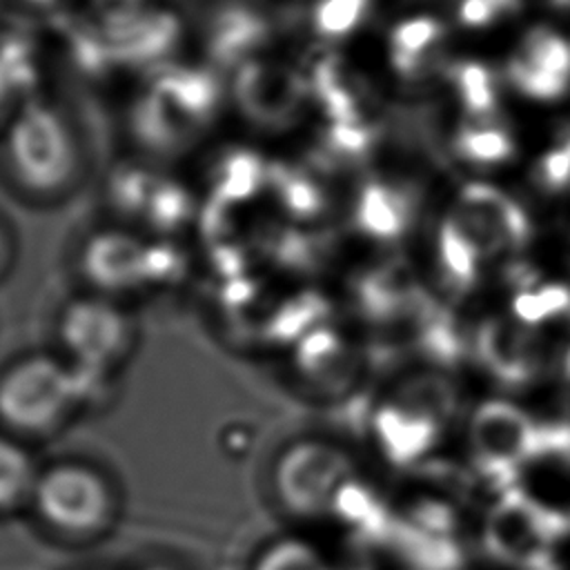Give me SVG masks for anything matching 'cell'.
<instances>
[{"label": "cell", "instance_id": "obj_1", "mask_svg": "<svg viewBox=\"0 0 570 570\" xmlns=\"http://www.w3.org/2000/svg\"><path fill=\"white\" fill-rule=\"evenodd\" d=\"M29 510L53 539L91 543L116 525L120 494L98 465L80 459H60L40 465Z\"/></svg>", "mask_w": 570, "mask_h": 570}, {"label": "cell", "instance_id": "obj_2", "mask_svg": "<svg viewBox=\"0 0 570 570\" xmlns=\"http://www.w3.org/2000/svg\"><path fill=\"white\" fill-rule=\"evenodd\" d=\"M82 403L85 383L60 354H24L0 372V430L27 443L58 434Z\"/></svg>", "mask_w": 570, "mask_h": 570}, {"label": "cell", "instance_id": "obj_3", "mask_svg": "<svg viewBox=\"0 0 570 570\" xmlns=\"http://www.w3.org/2000/svg\"><path fill=\"white\" fill-rule=\"evenodd\" d=\"M56 336L60 356L80 376L94 381H105L122 367L136 345L131 316L107 296L78 298L65 305Z\"/></svg>", "mask_w": 570, "mask_h": 570}, {"label": "cell", "instance_id": "obj_4", "mask_svg": "<svg viewBox=\"0 0 570 570\" xmlns=\"http://www.w3.org/2000/svg\"><path fill=\"white\" fill-rule=\"evenodd\" d=\"M352 481L350 456L325 441H298L285 448L272 474L278 503L303 521L336 512L338 499Z\"/></svg>", "mask_w": 570, "mask_h": 570}, {"label": "cell", "instance_id": "obj_5", "mask_svg": "<svg viewBox=\"0 0 570 570\" xmlns=\"http://www.w3.org/2000/svg\"><path fill=\"white\" fill-rule=\"evenodd\" d=\"M570 517L534 501L517 488H508L492 505L485 528V550L521 570H554L550 559L552 543L566 534Z\"/></svg>", "mask_w": 570, "mask_h": 570}, {"label": "cell", "instance_id": "obj_6", "mask_svg": "<svg viewBox=\"0 0 570 570\" xmlns=\"http://www.w3.org/2000/svg\"><path fill=\"white\" fill-rule=\"evenodd\" d=\"M450 216L481 256H490L505 247H519L530 236V223L523 209L490 185H465L456 209Z\"/></svg>", "mask_w": 570, "mask_h": 570}, {"label": "cell", "instance_id": "obj_7", "mask_svg": "<svg viewBox=\"0 0 570 570\" xmlns=\"http://www.w3.org/2000/svg\"><path fill=\"white\" fill-rule=\"evenodd\" d=\"M476 352L488 372L505 385H521L537 367V345L530 325L494 316L476 332Z\"/></svg>", "mask_w": 570, "mask_h": 570}, {"label": "cell", "instance_id": "obj_8", "mask_svg": "<svg viewBox=\"0 0 570 570\" xmlns=\"http://www.w3.org/2000/svg\"><path fill=\"white\" fill-rule=\"evenodd\" d=\"M374 425L385 456L396 465H410L432 448L441 423L392 399L376 412Z\"/></svg>", "mask_w": 570, "mask_h": 570}, {"label": "cell", "instance_id": "obj_9", "mask_svg": "<svg viewBox=\"0 0 570 570\" xmlns=\"http://www.w3.org/2000/svg\"><path fill=\"white\" fill-rule=\"evenodd\" d=\"M412 570H461L463 554L450 534L425 530L410 519H394L385 539Z\"/></svg>", "mask_w": 570, "mask_h": 570}, {"label": "cell", "instance_id": "obj_10", "mask_svg": "<svg viewBox=\"0 0 570 570\" xmlns=\"http://www.w3.org/2000/svg\"><path fill=\"white\" fill-rule=\"evenodd\" d=\"M38 472L29 443L0 430V517L29 508Z\"/></svg>", "mask_w": 570, "mask_h": 570}, {"label": "cell", "instance_id": "obj_11", "mask_svg": "<svg viewBox=\"0 0 570 570\" xmlns=\"http://www.w3.org/2000/svg\"><path fill=\"white\" fill-rule=\"evenodd\" d=\"M512 58L534 71L570 80V45L548 29H532L525 33Z\"/></svg>", "mask_w": 570, "mask_h": 570}, {"label": "cell", "instance_id": "obj_12", "mask_svg": "<svg viewBox=\"0 0 570 570\" xmlns=\"http://www.w3.org/2000/svg\"><path fill=\"white\" fill-rule=\"evenodd\" d=\"M394 399L436 419L439 423L452 414L454 403H456L452 383L439 374H419V376L407 379L396 390Z\"/></svg>", "mask_w": 570, "mask_h": 570}, {"label": "cell", "instance_id": "obj_13", "mask_svg": "<svg viewBox=\"0 0 570 570\" xmlns=\"http://www.w3.org/2000/svg\"><path fill=\"white\" fill-rule=\"evenodd\" d=\"M252 570H334V568L309 541L298 537H283L267 543L256 554Z\"/></svg>", "mask_w": 570, "mask_h": 570}, {"label": "cell", "instance_id": "obj_14", "mask_svg": "<svg viewBox=\"0 0 570 570\" xmlns=\"http://www.w3.org/2000/svg\"><path fill=\"white\" fill-rule=\"evenodd\" d=\"M439 254L445 274L461 287L470 285L476 276L479 265V249L472 245V240L463 234V229L448 216L441 225L439 234Z\"/></svg>", "mask_w": 570, "mask_h": 570}, {"label": "cell", "instance_id": "obj_15", "mask_svg": "<svg viewBox=\"0 0 570 570\" xmlns=\"http://www.w3.org/2000/svg\"><path fill=\"white\" fill-rule=\"evenodd\" d=\"M410 203L387 189H372L365 198L363 223L376 236H396L405 227Z\"/></svg>", "mask_w": 570, "mask_h": 570}, {"label": "cell", "instance_id": "obj_16", "mask_svg": "<svg viewBox=\"0 0 570 570\" xmlns=\"http://www.w3.org/2000/svg\"><path fill=\"white\" fill-rule=\"evenodd\" d=\"M454 147L465 160L472 163H501L514 151L510 136L494 127H465L459 131Z\"/></svg>", "mask_w": 570, "mask_h": 570}, {"label": "cell", "instance_id": "obj_17", "mask_svg": "<svg viewBox=\"0 0 570 570\" xmlns=\"http://www.w3.org/2000/svg\"><path fill=\"white\" fill-rule=\"evenodd\" d=\"M443 33V27L434 18H416L396 29L394 60L403 71H414L423 51L432 47Z\"/></svg>", "mask_w": 570, "mask_h": 570}, {"label": "cell", "instance_id": "obj_18", "mask_svg": "<svg viewBox=\"0 0 570 570\" xmlns=\"http://www.w3.org/2000/svg\"><path fill=\"white\" fill-rule=\"evenodd\" d=\"M517 321L537 325L550 316L570 309V289L563 285H543L537 292H521L512 303Z\"/></svg>", "mask_w": 570, "mask_h": 570}, {"label": "cell", "instance_id": "obj_19", "mask_svg": "<svg viewBox=\"0 0 570 570\" xmlns=\"http://www.w3.org/2000/svg\"><path fill=\"white\" fill-rule=\"evenodd\" d=\"M454 80L468 111L488 114L494 109V85L490 71L483 65H461L454 73Z\"/></svg>", "mask_w": 570, "mask_h": 570}, {"label": "cell", "instance_id": "obj_20", "mask_svg": "<svg viewBox=\"0 0 570 570\" xmlns=\"http://www.w3.org/2000/svg\"><path fill=\"white\" fill-rule=\"evenodd\" d=\"M407 519L425 530L432 532H441V534H450L454 528V514L450 510L448 503H439V501H419L412 505Z\"/></svg>", "mask_w": 570, "mask_h": 570}, {"label": "cell", "instance_id": "obj_21", "mask_svg": "<svg viewBox=\"0 0 570 570\" xmlns=\"http://www.w3.org/2000/svg\"><path fill=\"white\" fill-rule=\"evenodd\" d=\"M537 178L548 189H561L570 183V149L561 145L559 149L548 151L537 167Z\"/></svg>", "mask_w": 570, "mask_h": 570}, {"label": "cell", "instance_id": "obj_22", "mask_svg": "<svg viewBox=\"0 0 570 570\" xmlns=\"http://www.w3.org/2000/svg\"><path fill=\"white\" fill-rule=\"evenodd\" d=\"M497 16H499V11L485 0H461V4H459V18H461V22H465L470 27L490 24Z\"/></svg>", "mask_w": 570, "mask_h": 570}, {"label": "cell", "instance_id": "obj_23", "mask_svg": "<svg viewBox=\"0 0 570 570\" xmlns=\"http://www.w3.org/2000/svg\"><path fill=\"white\" fill-rule=\"evenodd\" d=\"M485 2H490L499 13H503V11H512V9H517V7H519V0H485Z\"/></svg>", "mask_w": 570, "mask_h": 570}, {"label": "cell", "instance_id": "obj_24", "mask_svg": "<svg viewBox=\"0 0 570 570\" xmlns=\"http://www.w3.org/2000/svg\"><path fill=\"white\" fill-rule=\"evenodd\" d=\"M552 4L563 7V9H570V0H552Z\"/></svg>", "mask_w": 570, "mask_h": 570}, {"label": "cell", "instance_id": "obj_25", "mask_svg": "<svg viewBox=\"0 0 570 570\" xmlns=\"http://www.w3.org/2000/svg\"><path fill=\"white\" fill-rule=\"evenodd\" d=\"M566 379H568V383H570V352H568V356H566Z\"/></svg>", "mask_w": 570, "mask_h": 570}]
</instances>
